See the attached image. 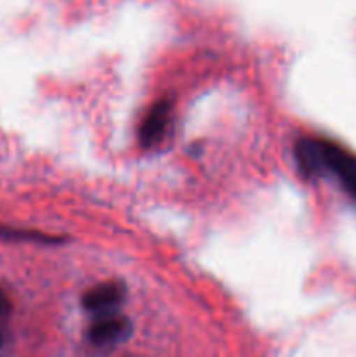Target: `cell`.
<instances>
[{
	"label": "cell",
	"instance_id": "6da1fadb",
	"mask_svg": "<svg viewBox=\"0 0 356 357\" xmlns=\"http://www.w3.org/2000/svg\"><path fill=\"white\" fill-rule=\"evenodd\" d=\"M295 157L307 176L334 173L342 187L356 197V155L334 142L323 138H300Z\"/></svg>",
	"mask_w": 356,
	"mask_h": 357
},
{
	"label": "cell",
	"instance_id": "7a4b0ae2",
	"mask_svg": "<svg viewBox=\"0 0 356 357\" xmlns=\"http://www.w3.org/2000/svg\"><path fill=\"white\" fill-rule=\"evenodd\" d=\"M133 324L128 317L119 314H103L96 316V321L87 330V340L96 347H107L124 342L131 335Z\"/></svg>",
	"mask_w": 356,
	"mask_h": 357
},
{
	"label": "cell",
	"instance_id": "3957f363",
	"mask_svg": "<svg viewBox=\"0 0 356 357\" xmlns=\"http://www.w3.org/2000/svg\"><path fill=\"white\" fill-rule=\"evenodd\" d=\"M126 289L121 282H103L82 295V307L94 316L115 312L124 300Z\"/></svg>",
	"mask_w": 356,
	"mask_h": 357
},
{
	"label": "cell",
	"instance_id": "277c9868",
	"mask_svg": "<svg viewBox=\"0 0 356 357\" xmlns=\"http://www.w3.org/2000/svg\"><path fill=\"white\" fill-rule=\"evenodd\" d=\"M171 121V103L168 100H161L159 103L154 105L145 115L143 122L140 124L138 138L140 145L150 149L157 145L166 135V129Z\"/></svg>",
	"mask_w": 356,
	"mask_h": 357
},
{
	"label": "cell",
	"instance_id": "5b68a950",
	"mask_svg": "<svg viewBox=\"0 0 356 357\" xmlns=\"http://www.w3.org/2000/svg\"><path fill=\"white\" fill-rule=\"evenodd\" d=\"M0 237L9 241H34V243H45V244H56L65 243V237H54L47 236L38 230H28V229H13V227H0Z\"/></svg>",
	"mask_w": 356,
	"mask_h": 357
},
{
	"label": "cell",
	"instance_id": "8992f818",
	"mask_svg": "<svg viewBox=\"0 0 356 357\" xmlns=\"http://www.w3.org/2000/svg\"><path fill=\"white\" fill-rule=\"evenodd\" d=\"M10 300L7 298V295L3 291H0V349L3 347V342H6V328L9 323L10 317Z\"/></svg>",
	"mask_w": 356,
	"mask_h": 357
}]
</instances>
